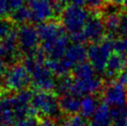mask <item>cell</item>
Returning a JSON list of instances; mask_svg holds the SVG:
<instances>
[{"mask_svg":"<svg viewBox=\"0 0 127 126\" xmlns=\"http://www.w3.org/2000/svg\"><path fill=\"white\" fill-rule=\"evenodd\" d=\"M11 21L15 23H21L25 24L26 22L32 21V15L31 11L29 9L28 6H21V7L16 8L10 13Z\"/></svg>","mask_w":127,"mask_h":126,"instance_id":"7402d4cb","label":"cell"},{"mask_svg":"<svg viewBox=\"0 0 127 126\" xmlns=\"http://www.w3.org/2000/svg\"><path fill=\"white\" fill-rule=\"evenodd\" d=\"M37 31L42 43L51 42L65 35V29L55 21H44L37 26Z\"/></svg>","mask_w":127,"mask_h":126,"instance_id":"8fae6325","label":"cell"},{"mask_svg":"<svg viewBox=\"0 0 127 126\" xmlns=\"http://www.w3.org/2000/svg\"><path fill=\"white\" fill-rule=\"evenodd\" d=\"M87 58H88L87 49L82 45V43H75L74 45L69 46L62 60L65 61L67 66L71 70H72L77 65L85 62Z\"/></svg>","mask_w":127,"mask_h":126,"instance_id":"4fadbf2b","label":"cell"},{"mask_svg":"<svg viewBox=\"0 0 127 126\" xmlns=\"http://www.w3.org/2000/svg\"><path fill=\"white\" fill-rule=\"evenodd\" d=\"M118 82H120L121 84H124V86H127V58L124 70L120 73V75L118 76Z\"/></svg>","mask_w":127,"mask_h":126,"instance_id":"f546056e","label":"cell"},{"mask_svg":"<svg viewBox=\"0 0 127 126\" xmlns=\"http://www.w3.org/2000/svg\"><path fill=\"white\" fill-rule=\"evenodd\" d=\"M109 1H111V2H113V3L115 4H122L124 3V0H109Z\"/></svg>","mask_w":127,"mask_h":126,"instance_id":"8d00e7d4","label":"cell"},{"mask_svg":"<svg viewBox=\"0 0 127 126\" xmlns=\"http://www.w3.org/2000/svg\"><path fill=\"white\" fill-rule=\"evenodd\" d=\"M60 2L61 5H78V6H84L85 5V0H57Z\"/></svg>","mask_w":127,"mask_h":126,"instance_id":"4dcf8cb0","label":"cell"},{"mask_svg":"<svg viewBox=\"0 0 127 126\" xmlns=\"http://www.w3.org/2000/svg\"><path fill=\"white\" fill-rule=\"evenodd\" d=\"M0 101H1V98H0Z\"/></svg>","mask_w":127,"mask_h":126,"instance_id":"f35d334b","label":"cell"},{"mask_svg":"<svg viewBox=\"0 0 127 126\" xmlns=\"http://www.w3.org/2000/svg\"><path fill=\"white\" fill-rule=\"evenodd\" d=\"M28 7L31 11L32 21L44 22L56 15L53 0H28Z\"/></svg>","mask_w":127,"mask_h":126,"instance_id":"52a82bcc","label":"cell"},{"mask_svg":"<svg viewBox=\"0 0 127 126\" xmlns=\"http://www.w3.org/2000/svg\"><path fill=\"white\" fill-rule=\"evenodd\" d=\"M87 51L89 62L96 71L103 72L105 71L109 57L114 51V40L109 37V39L101 40L100 42L94 43L89 46Z\"/></svg>","mask_w":127,"mask_h":126,"instance_id":"3957f363","label":"cell"},{"mask_svg":"<svg viewBox=\"0 0 127 126\" xmlns=\"http://www.w3.org/2000/svg\"><path fill=\"white\" fill-rule=\"evenodd\" d=\"M125 62H126V57L124 54L117 51L113 52L107 62L106 69L104 71L106 77L109 79H113L119 76L124 70Z\"/></svg>","mask_w":127,"mask_h":126,"instance_id":"9a60e30c","label":"cell"},{"mask_svg":"<svg viewBox=\"0 0 127 126\" xmlns=\"http://www.w3.org/2000/svg\"><path fill=\"white\" fill-rule=\"evenodd\" d=\"M106 26L103 20L98 15H91L83 30L86 41L92 43H97L103 40V36L106 32Z\"/></svg>","mask_w":127,"mask_h":126,"instance_id":"ba28073f","label":"cell"},{"mask_svg":"<svg viewBox=\"0 0 127 126\" xmlns=\"http://www.w3.org/2000/svg\"><path fill=\"white\" fill-rule=\"evenodd\" d=\"M64 126H88L83 116L72 115L64 123Z\"/></svg>","mask_w":127,"mask_h":126,"instance_id":"d4e9b609","label":"cell"},{"mask_svg":"<svg viewBox=\"0 0 127 126\" xmlns=\"http://www.w3.org/2000/svg\"><path fill=\"white\" fill-rule=\"evenodd\" d=\"M46 65L54 75L60 77L68 75L69 71L71 70V69L67 66V64L62 59H48L46 61Z\"/></svg>","mask_w":127,"mask_h":126,"instance_id":"ffe728a7","label":"cell"},{"mask_svg":"<svg viewBox=\"0 0 127 126\" xmlns=\"http://www.w3.org/2000/svg\"><path fill=\"white\" fill-rule=\"evenodd\" d=\"M46 54L41 49L27 55L23 64L31 74V84L37 91H51L56 88L54 74L44 63Z\"/></svg>","mask_w":127,"mask_h":126,"instance_id":"6da1fadb","label":"cell"},{"mask_svg":"<svg viewBox=\"0 0 127 126\" xmlns=\"http://www.w3.org/2000/svg\"><path fill=\"white\" fill-rule=\"evenodd\" d=\"M15 126H41V123L32 116H28L18 122Z\"/></svg>","mask_w":127,"mask_h":126,"instance_id":"4316f807","label":"cell"},{"mask_svg":"<svg viewBox=\"0 0 127 126\" xmlns=\"http://www.w3.org/2000/svg\"><path fill=\"white\" fill-rule=\"evenodd\" d=\"M17 36L19 46L22 52L29 55L37 50V46L40 42L37 28L26 23L21 24L17 31Z\"/></svg>","mask_w":127,"mask_h":126,"instance_id":"8992f818","label":"cell"},{"mask_svg":"<svg viewBox=\"0 0 127 126\" xmlns=\"http://www.w3.org/2000/svg\"><path fill=\"white\" fill-rule=\"evenodd\" d=\"M72 85H73V79L66 75L61 77L60 82L57 84L56 88L61 95H66V94H71Z\"/></svg>","mask_w":127,"mask_h":126,"instance_id":"603a6c76","label":"cell"},{"mask_svg":"<svg viewBox=\"0 0 127 126\" xmlns=\"http://www.w3.org/2000/svg\"><path fill=\"white\" fill-rule=\"evenodd\" d=\"M13 26L10 21H7L4 17L0 16V40L5 38L13 31Z\"/></svg>","mask_w":127,"mask_h":126,"instance_id":"cb8c5ba5","label":"cell"},{"mask_svg":"<svg viewBox=\"0 0 127 126\" xmlns=\"http://www.w3.org/2000/svg\"><path fill=\"white\" fill-rule=\"evenodd\" d=\"M0 126H7V125H6V124L3 123V122H1V121H0Z\"/></svg>","mask_w":127,"mask_h":126,"instance_id":"74e56055","label":"cell"},{"mask_svg":"<svg viewBox=\"0 0 127 126\" xmlns=\"http://www.w3.org/2000/svg\"><path fill=\"white\" fill-rule=\"evenodd\" d=\"M3 82L5 87L8 90L19 92L27 88L32 82V78L24 64L16 63L6 70Z\"/></svg>","mask_w":127,"mask_h":126,"instance_id":"277c9868","label":"cell"},{"mask_svg":"<svg viewBox=\"0 0 127 126\" xmlns=\"http://www.w3.org/2000/svg\"><path fill=\"white\" fill-rule=\"evenodd\" d=\"M41 126H59L53 120L51 119H46L41 123Z\"/></svg>","mask_w":127,"mask_h":126,"instance_id":"d590c367","label":"cell"},{"mask_svg":"<svg viewBox=\"0 0 127 126\" xmlns=\"http://www.w3.org/2000/svg\"><path fill=\"white\" fill-rule=\"evenodd\" d=\"M114 51L125 54L127 52V36L114 41Z\"/></svg>","mask_w":127,"mask_h":126,"instance_id":"484cf974","label":"cell"},{"mask_svg":"<svg viewBox=\"0 0 127 126\" xmlns=\"http://www.w3.org/2000/svg\"><path fill=\"white\" fill-rule=\"evenodd\" d=\"M121 16L122 14L118 13L115 10L109 11V13L106 15L105 18V26L106 30L109 33V35H116L119 33V28H120L121 23Z\"/></svg>","mask_w":127,"mask_h":126,"instance_id":"d6986e66","label":"cell"},{"mask_svg":"<svg viewBox=\"0 0 127 126\" xmlns=\"http://www.w3.org/2000/svg\"><path fill=\"white\" fill-rule=\"evenodd\" d=\"M85 3L91 8H98L102 6V0H85Z\"/></svg>","mask_w":127,"mask_h":126,"instance_id":"d6a6232c","label":"cell"},{"mask_svg":"<svg viewBox=\"0 0 127 126\" xmlns=\"http://www.w3.org/2000/svg\"><path fill=\"white\" fill-rule=\"evenodd\" d=\"M98 106V102L94 96H91L90 94L84 95L81 100V115L84 118H90L94 115Z\"/></svg>","mask_w":127,"mask_h":126,"instance_id":"ac0fdd59","label":"cell"},{"mask_svg":"<svg viewBox=\"0 0 127 126\" xmlns=\"http://www.w3.org/2000/svg\"><path fill=\"white\" fill-rule=\"evenodd\" d=\"M6 61L4 60L2 57L0 56V80H2L4 77V74H5V71H6Z\"/></svg>","mask_w":127,"mask_h":126,"instance_id":"836d02e7","label":"cell"},{"mask_svg":"<svg viewBox=\"0 0 127 126\" xmlns=\"http://www.w3.org/2000/svg\"><path fill=\"white\" fill-rule=\"evenodd\" d=\"M113 126H127V117L113 122Z\"/></svg>","mask_w":127,"mask_h":126,"instance_id":"e575fe53","label":"cell"},{"mask_svg":"<svg viewBox=\"0 0 127 126\" xmlns=\"http://www.w3.org/2000/svg\"><path fill=\"white\" fill-rule=\"evenodd\" d=\"M8 5H9V7H11V9L12 11L16 9V8H18V7H21V6H23L24 5V1L25 0H7ZM11 11V12H12Z\"/></svg>","mask_w":127,"mask_h":126,"instance_id":"1f68e13d","label":"cell"},{"mask_svg":"<svg viewBox=\"0 0 127 126\" xmlns=\"http://www.w3.org/2000/svg\"><path fill=\"white\" fill-rule=\"evenodd\" d=\"M91 118L88 126H111L113 124L110 109L106 103L100 104Z\"/></svg>","mask_w":127,"mask_h":126,"instance_id":"2e32d148","label":"cell"},{"mask_svg":"<svg viewBox=\"0 0 127 126\" xmlns=\"http://www.w3.org/2000/svg\"><path fill=\"white\" fill-rule=\"evenodd\" d=\"M19 43L17 31L11 32L0 42V56L6 62H12L19 54Z\"/></svg>","mask_w":127,"mask_h":126,"instance_id":"7c38bea8","label":"cell"},{"mask_svg":"<svg viewBox=\"0 0 127 126\" xmlns=\"http://www.w3.org/2000/svg\"><path fill=\"white\" fill-rule=\"evenodd\" d=\"M102 86V81L95 76L89 79L74 78L71 94L76 96H84L87 94H95L99 90H101Z\"/></svg>","mask_w":127,"mask_h":126,"instance_id":"30bf717a","label":"cell"},{"mask_svg":"<svg viewBox=\"0 0 127 126\" xmlns=\"http://www.w3.org/2000/svg\"><path fill=\"white\" fill-rule=\"evenodd\" d=\"M90 16L89 11L82 6L69 5L61 12L62 26L70 35L82 32Z\"/></svg>","mask_w":127,"mask_h":126,"instance_id":"7a4b0ae2","label":"cell"},{"mask_svg":"<svg viewBox=\"0 0 127 126\" xmlns=\"http://www.w3.org/2000/svg\"><path fill=\"white\" fill-rule=\"evenodd\" d=\"M95 69L90 62H83L73 69V75L76 79H89L95 76Z\"/></svg>","mask_w":127,"mask_h":126,"instance_id":"44dd1931","label":"cell"},{"mask_svg":"<svg viewBox=\"0 0 127 126\" xmlns=\"http://www.w3.org/2000/svg\"><path fill=\"white\" fill-rule=\"evenodd\" d=\"M119 34L122 35L123 37L127 36V14H122V16H121Z\"/></svg>","mask_w":127,"mask_h":126,"instance_id":"83f0119b","label":"cell"},{"mask_svg":"<svg viewBox=\"0 0 127 126\" xmlns=\"http://www.w3.org/2000/svg\"><path fill=\"white\" fill-rule=\"evenodd\" d=\"M11 7L7 3V0H0V16L1 17H6L7 15L11 13Z\"/></svg>","mask_w":127,"mask_h":126,"instance_id":"f1b7e54d","label":"cell"},{"mask_svg":"<svg viewBox=\"0 0 127 126\" xmlns=\"http://www.w3.org/2000/svg\"><path fill=\"white\" fill-rule=\"evenodd\" d=\"M31 107L34 114L40 113L46 117H57L60 110L59 99L50 91H37L32 94Z\"/></svg>","mask_w":127,"mask_h":126,"instance_id":"5b68a950","label":"cell"},{"mask_svg":"<svg viewBox=\"0 0 127 126\" xmlns=\"http://www.w3.org/2000/svg\"><path fill=\"white\" fill-rule=\"evenodd\" d=\"M59 104L60 110L71 115H75L81 109V100L73 94L62 95L59 100Z\"/></svg>","mask_w":127,"mask_h":126,"instance_id":"e0dca14e","label":"cell"},{"mask_svg":"<svg viewBox=\"0 0 127 126\" xmlns=\"http://www.w3.org/2000/svg\"><path fill=\"white\" fill-rule=\"evenodd\" d=\"M104 100L109 106L114 107H123L125 106L127 102V93L124 85L120 82L112 83L109 84L104 89Z\"/></svg>","mask_w":127,"mask_h":126,"instance_id":"9c48e42d","label":"cell"},{"mask_svg":"<svg viewBox=\"0 0 127 126\" xmlns=\"http://www.w3.org/2000/svg\"><path fill=\"white\" fill-rule=\"evenodd\" d=\"M69 47V38L63 35L51 42L42 43V50L48 59H62Z\"/></svg>","mask_w":127,"mask_h":126,"instance_id":"5bb4252c","label":"cell"}]
</instances>
